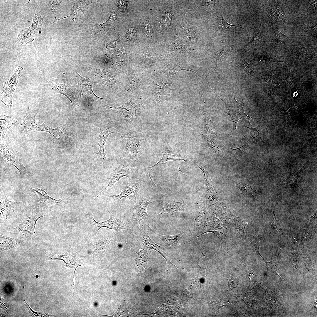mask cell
Listing matches in <instances>:
<instances>
[{
  "instance_id": "cell-1",
  "label": "cell",
  "mask_w": 317,
  "mask_h": 317,
  "mask_svg": "<svg viewBox=\"0 0 317 317\" xmlns=\"http://www.w3.org/2000/svg\"><path fill=\"white\" fill-rule=\"evenodd\" d=\"M99 104L110 112L119 126L133 129L141 124V114L142 105L141 98H132L128 102L118 107H112L105 104Z\"/></svg>"
},
{
  "instance_id": "cell-2",
  "label": "cell",
  "mask_w": 317,
  "mask_h": 317,
  "mask_svg": "<svg viewBox=\"0 0 317 317\" xmlns=\"http://www.w3.org/2000/svg\"><path fill=\"white\" fill-rule=\"evenodd\" d=\"M118 131L121 148L127 159L136 162L146 147L145 137L142 134L124 127L119 126Z\"/></svg>"
},
{
  "instance_id": "cell-3",
  "label": "cell",
  "mask_w": 317,
  "mask_h": 317,
  "mask_svg": "<svg viewBox=\"0 0 317 317\" xmlns=\"http://www.w3.org/2000/svg\"><path fill=\"white\" fill-rule=\"evenodd\" d=\"M27 193L35 201L38 203L41 207L48 210H58L65 208L67 204L65 195L62 198L55 199L49 196L41 188H33L27 186Z\"/></svg>"
},
{
  "instance_id": "cell-4",
  "label": "cell",
  "mask_w": 317,
  "mask_h": 317,
  "mask_svg": "<svg viewBox=\"0 0 317 317\" xmlns=\"http://www.w3.org/2000/svg\"><path fill=\"white\" fill-rule=\"evenodd\" d=\"M45 215L40 208L35 207L31 215L26 218L19 225L13 228L6 227L5 230L10 234L18 235L24 239L36 237L35 229L36 222L38 219Z\"/></svg>"
},
{
  "instance_id": "cell-5",
  "label": "cell",
  "mask_w": 317,
  "mask_h": 317,
  "mask_svg": "<svg viewBox=\"0 0 317 317\" xmlns=\"http://www.w3.org/2000/svg\"><path fill=\"white\" fill-rule=\"evenodd\" d=\"M136 162L126 159L121 162L119 166L111 171L107 176L109 180L108 185L99 193L94 201L107 187H112L121 178L127 177L130 180L134 179L136 175L137 166Z\"/></svg>"
},
{
  "instance_id": "cell-6",
  "label": "cell",
  "mask_w": 317,
  "mask_h": 317,
  "mask_svg": "<svg viewBox=\"0 0 317 317\" xmlns=\"http://www.w3.org/2000/svg\"><path fill=\"white\" fill-rule=\"evenodd\" d=\"M14 125L18 131L35 132L43 131L53 134V129L46 125L36 114L24 115L15 120Z\"/></svg>"
},
{
  "instance_id": "cell-7",
  "label": "cell",
  "mask_w": 317,
  "mask_h": 317,
  "mask_svg": "<svg viewBox=\"0 0 317 317\" xmlns=\"http://www.w3.org/2000/svg\"><path fill=\"white\" fill-rule=\"evenodd\" d=\"M0 166L6 169L14 166L18 171L20 176L24 177L29 173L26 168L14 153L8 147L5 138L0 139Z\"/></svg>"
},
{
  "instance_id": "cell-8",
  "label": "cell",
  "mask_w": 317,
  "mask_h": 317,
  "mask_svg": "<svg viewBox=\"0 0 317 317\" xmlns=\"http://www.w3.org/2000/svg\"><path fill=\"white\" fill-rule=\"evenodd\" d=\"M50 86L51 90L54 92L65 96L70 101L74 109L78 106L75 97L77 87L75 82L72 80L52 78Z\"/></svg>"
},
{
  "instance_id": "cell-9",
  "label": "cell",
  "mask_w": 317,
  "mask_h": 317,
  "mask_svg": "<svg viewBox=\"0 0 317 317\" xmlns=\"http://www.w3.org/2000/svg\"><path fill=\"white\" fill-rule=\"evenodd\" d=\"M75 82L78 90L81 102L86 104H91L97 100L104 99L97 96L93 92L92 82L88 78L83 77L77 72H74Z\"/></svg>"
},
{
  "instance_id": "cell-10",
  "label": "cell",
  "mask_w": 317,
  "mask_h": 317,
  "mask_svg": "<svg viewBox=\"0 0 317 317\" xmlns=\"http://www.w3.org/2000/svg\"><path fill=\"white\" fill-rule=\"evenodd\" d=\"M96 125L100 129V133L98 136L97 144L99 146V150L98 152L96 154L102 162L104 168L105 169V162L107 161L104 151L105 144L110 134H117L119 126L115 122L111 121H105L101 123L97 124Z\"/></svg>"
},
{
  "instance_id": "cell-11",
  "label": "cell",
  "mask_w": 317,
  "mask_h": 317,
  "mask_svg": "<svg viewBox=\"0 0 317 317\" xmlns=\"http://www.w3.org/2000/svg\"><path fill=\"white\" fill-rule=\"evenodd\" d=\"M218 97L224 103L226 106L227 112V114L229 115L233 123V130L236 133L237 131V124L240 119L247 122L252 126L249 121L253 120V118L245 113L243 104L236 100L234 94L233 102L232 104L228 103L225 99Z\"/></svg>"
},
{
  "instance_id": "cell-12",
  "label": "cell",
  "mask_w": 317,
  "mask_h": 317,
  "mask_svg": "<svg viewBox=\"0 0 317 317\" xmlns=\"http://www.w3.org/2000/svg\"><path fill=\"white\" fill-rule=\"evenodd\" d=\"M162 153V158L158 163L151 167L144 168L151 182L153 181L150 176V173L157 166L166 163L169 161H183L186 163L189 161V158L187 155L183 151L174 147L168 146L164 148Z\"/></svg>"
},
{
  "instance_id": "cell-13",
  "label": "cell",
  "mask_w": 317,
  "mask_h": 317,
  "mask_svg": "<svg viewBox=\"0 0 317 317\" xmlns=\"http://www.w3.org/2000/svg\"><path fill=\"white\" fill-rule=\"evenodd\" d=\"M23 70L22 67L18 66L13 75L7 80V82L3 83V91L1 93V101L2 103L9 108L12 105L13 94Z\"/></svg>"
},
{
  "instance_id": "cell-14",
  "label": "cell",
  "mask_w": 317,
  "mask_h": 317,
  "mask_svg": "<svg viewBox=\"0 0 317 317\" xmlns=\"http://www.w3.org/2000/svg\"><path fill=\"white\" fill-rule=\"evenodd\" d=\"M116 235L104 237L99 239H95L88 245V247L95 260L106 251L113 247L116 244Z\"/></svg>"
},
{
  "instance_id": "cell-15",
  "label": "cell",
  "mask_w": 317,
  "mask_h": 317,
  "mask_svg": "<svg viewBox=\"0 0 317 317\" xmlns=\"http://www.w3.org/2000/svg\"><path fill=\"white\" fill-rule=\"evenodd\" d=\"M49 259L51 260H63L64 263L65 267L69 268L74 269V272L73 276V281L72 284L73 293L75 271L78 267L87 264V260L84 257L75 256L72 255L70 253V248H68L66 253L63 255L51 254L49 257Z\"/></svg>"
},
{
  "instance_id": "cell-16",
  "label": "cell",
  "mask_w": 317,
  "mask_h": 317,
  "mask_svg": "<svg viewBox=\"0 0 317 317\" xmlns=\"http://www.w3.org/2000/svg\"><path fill=\"white\" fill-rule=\"evenodd\" d=\"M108 212L109 215V219L102 222H96L93 217L90 218V223L95 238L99 230L102 227L112 229L129 230L126 225L121 221L114 214L109 211Z\"/></svg>"
},
{
  "instance_id": "cell-17",
  "label": "cell",
  "mask_w": 317,
  "mask_h": 317,
  "mask_svg": "<svg viewBox=\"0 0 317 317\" xmlns=\"http://www.w3.org/2000/svg\"><path fill=\"white\" fill-rule=\"evenodd\" d=\"M53 143L62 147L70 144L72 138V130L70 125L66 124L52 130Z\"/></svg>"
},
{
  "instance_id": "cell-18",
  "label": "cell",
  "mask_w": 317,
  "mask_h": 317,
  "mask_svg": "<svg viewBox=\"0 0 317 317\" xmlns=\"http://www.w3.org/2000/svg\"><path fill=\"white\" fill-rule=\"evenodd\" d=\"M243 127L249 129L251 130L250 137L246 143L243 146L238 148L229 149L227 153L230 156L240 157L242 156V153L246 148L250 146L257 144L260 141L261 137V127L260 124L256 127L250 128L244 125Z\"/></svg>"
},
{
  "instance_id": "cell-19",
  "label": "cell",
  "mask_w": 317,
  "mask_h": 317,
  "mask_svg": "<svg viewBox=\"0 0 317 317\" xmlns=\"http://www.w3.org/2000/svg\"><path fill=\"white\" fill-rule=\"evenodd\" d=\"M25 203L24 202H15L9 200L5 193L1 192L0 199V223L4 224L7 220V216L14 213V207L19 204Z\"/></svg>"
},
{
  "instance_id": "cell-20",
  "label": "cell",
  "mask_w": 317,
  "mask_h": 317,
  "mask_svg": "<svg viewBox=\"0 0 317 317\" xmlns=\"http://www.w3.org/2000/svg\"><path fill=\"white\" fill-rule=\"evenodd\" d=\"M142 187L141 182H133L125 184L122 188L121 192L117 195H113V197L119 200L123 198H127L136 203L137 194Z\"/></svg>"
},
{
  "instance_id": "cell-21",
  "label": "cell",
  "mask_w": 317,
  "mask_h": 317,
  "mask_svg": "<svg viewBox=\"0 0 317 317\" xmlns=\"http://www.w3.org/2000/svg\"><path fill=\"white\" fill-rule=\"evenodd\" d=\"M90 73V79L92 82L104 84L113 88L115 80L111 74L96 67L93 68Z\"/></svg>"
},
{
  "instance_id": "cell-22",
  "label": "cell",
  "mask_w": 317,
  "mask_h": 317,
  "mask_svg": "<svg viewBox=\"0 0 317 317\" xmlns=\"http://www.w3.org/2000/svg\"><path fill=\"white\" fill-rule=\"evenodd\" d=\"M154 202L149 197V194H147L144 195L141 203L134 207L133 210L134 215L138 223L139 228L140 223L142 220L145 217L148 216L146 211L148 205Z\"/></svg>"
},
{
  "instance_id": "cell-23",
  "label": "cell",
  "mask_w": 317,
  "mask_h": 317,
  "mask_svg": "<svg viewBox=\"0 0 317 317\" xmlns=\"http://www.w3.org/2000/svg\"><path fill=\"white\" fill-rule=\"evenodd\" d=\"M187 200L185 198L180 202L173 201L169 203L161 204L159 206L158 216L164 213L173 215L178 214L187 207Z\"/></svg>"
},
{
  "instance_id": "cell-24",
  "label": "cell",
  "mask_w": 317,
  "mask_h": 317,
  "mask_svg": "<svg viewBox=\"0 0 317 317\" xmlns=\"http://www.w3.org/2000/svg\"><path fill=\"white\" fill-rule=\"evenodd\" d=\"M139 240L142 244L149 249H153L161 254L166 259L167 264L172 263L167 257L163 253L162 251L164 249L162 247L156 244L149 237L148 232L145 229L142 230L139 236Z\"/></svg>"
},
{
  "instance_id": "cell-25",
  "label": "cell",
  "mask_w": 317,
  "mask_h": 317,
  "mask_svg": "<svg viewBox=\"0 0 317 317\" xmlns=\"http://www.w3.org/2000/svg\"><path fill=\"white\" fill-rule=\"evenodd\" d=\"M94 1H79L76 2L72 7L70 15L73 20L81 19L85 12L89 4L94 2Z\"/></svg>"
},
{
  "instance_id": "cell-26",
  "label": "cell",
  "mask_w": 317,
  "mask_h": 317,
  "mask_svg": "<svg viewBox=\"0 0 317 317\" xmlns=\"http://www.w3.org/2000/svg\"><path fill=\"white\" fill-rule=\"evenodd\" d=\"M199 168L203 171L205 177V187L206 189L207 195L210 200L218 198L217 192L211 180L208 172L205 168L202 166Z\"/></svg>"
},
{
  "instance_id": "cell-27",
  "label": "cell",
  "mask_w": 317,
  "mask_h": 317,
  "mask_svg": "<svg viewBox=\"0 0 317 317\" xmlns=\"http://www.w3.org/2000/svg\"><path fill=\"white\" fill-rule=\"evenodd\" d=\"M22 245V242L18 239L0 235V252L11 250L16 247Z\"/></svg>"
},
{
  "instance_id": "cell-28",
  "label": "cell",
  "mask_w": 317,
  "mask_h": 317,
  "mask_svg": "<svg viewBox=\"0 0 317 317\" xmlns=\"http://www.w3.org/2000/svg\"><path fill=\"white\" fill-rule=\"evenodd\" d=\"M186 232L184 231L179 234L173 235H163L157 234V235L166 246L175 247L177 245L178 242L183 239L186 236Z\"/></svg>"
},
{
  "instance_id": "cell-29",
  "label": "cell",
  "mask_w": 317,
  "mask_h": 317,
  "mask_svg": "<svg viewBox=\"0 0 317 317\" xmlns=\"http://www.w3.org/2000/svg\"><path fill=\"white\" fill-rule=\"evenodd\" d=\"M168 86L162 82H159L154 83L153 90L155 100L154 103L161 101L164 97V96L168 92Z\"/></svg>"
},
{
  "instance_id": "cell-30",
  "label": "cell",
  "mask_w": 317,
  "mask_h": 317,
  "mask_svg": "<svg viewBox=\"0 0 317 317\" xmlns=\"http://www.w3.org/2000/svg\"><path fill=\"white\" fill-rule=\"evenodd\" d=\"M236 186L242 194L245 195L252 194L261 192L262 189L255 186H251L242 181H237Z\"/></svg>"
},
{
  "instance_id": "cell-31",
  "label": "cell",
  "mask_w": 317,
  "mask_h": 317,
  "mask_svg": "<svg viewBox=\"0 0 317 317\" xmlns=\"http://www.w3.org/2000/svg\"><path fill=\"white\" fill-rule=\"evenodd\" d=\"M15 120L11 117L3 115L0 119V139L4 138L6 132L13 125H14Z\"/></svg>"
},
{
  "instance_id": "cell-32",
  "label": "cell",
  "mask_w": 317,
  "mask_h": 317,
  "mask_svg": "<svg viewBox=\"0 0 317 317\" xmlns=\"http://www.w3.org/2000/svg\"><path fill=\"white\" fill-rule=\"evenodd\" d=\"M200 134L205 139L207 143V146L209 149L215 153H218L221 150V149L225 148L223 144L220 143L217 140L208 136L204 135L202 133Z\"/></svg>"
},
{
  "instance_id": "cell-33",
  "label": "cell",
  "mask_w": 317,
  "mask_h": 317,
  "mask_svg": "<svg viewBox=\"0 0 317 317\" xmlns=\"http://www.w3.org/2000/svg\"><path fill=\"white\" fill-rule=\"evenodd\" d=\"M306 164L307 163L305 164L300 169L294 172L291 174L289 175L286 179L283 180V182L285 184L290 185L294 188H295L298 187L303 193L302 189L297 184V180L298 178L299 177L301 173L306 168L305 166Z\"/></svg>"
},
{
  "instance_id": "cell-34",
  "label": "cell",
  "mask_w": 317,
  "mask_h": 317,
  "mask_svg": "<svg viewBox=\"0 0 317 317\" xmlns=\"http://www.w3.org/2000/svg\"><path fill=\"white\" fill-rule=\"evenodd\" d=\"M279 198V197L276 201L274 208L273 209V219L268 224V226L270 232L275 235H278V234H282L283 233L282 230L280 227L278 222L276 220L275 211V207L277 203Z\"/></svg>"
},
{
  "instance_id": "cell-35",
  "label": "cell",
  "mask_w": 317,
  "mask_h": 317,
  "mask_svg": "<svg viewBox=\"0 0 317 317\" xmlns=\"http://www.w3.org/2000/svg\"><path fill=\"white\" fill-rule=\"evenodd\" d=\"M249 219L247 220H243L238 218L236 219L234 222L235 230L238 234L242 237H245V228L249 222Z\"/></svg>"
},
{
  "instance_id": "cell-36",
  "label": "cell",
  "mask_w": 317,
  "mask_h": 317,
  "mask_svg": "<svg viewBox=\"0 0 317 317\" xmlns=\"http://www.w3.org/2000/svg\"><path fill=\"white\" fill-rule=\"evenodd\" d=\"M261 237L259 236L250 241L247 246V249L249 252H256L266 262V261L261 255L259 251V247L261 243Z\"/></svg>"
},
{
  "instance_id": "cell-37",
  "label": "cell",
  "mask_w": 317,
  "mask_h": 317,
  "mask_svg": "<svg viewBox=\"0 0 317 317\" xmlns=\"http://www.w3.org/2000/svg\"><path fill=\"white\" fill-rule=\"evenodd\" d=\"M138 86V82L136 79L132 76H129L124 90L126 92H131L136 90Z\"/></svg>"
},
{
  "instance_id": "cell-38",
  "label": "cell",
  "mask_w": 317,
  "mask_h": 317,
  "mask_svg": "<svg viewBox=\"0 0 317 317\" xmlns=\"http://www.w3.org/2000/svg\"><path fill=\"white\" fill-rule=\"evenodd\" d=\"M117 17V15L114 11H112L108 20L104 23L98 24L96 26V28L98 31H103L105 30L107 27L112 25L114 23Z\"/></svg>"
},
{
  "instance_id": "cell-39",
  "label": "cell",
  "mask_w": 317,
  "mask_h": 317,
  "mask_svg": "<svg viewBox=\"0 0 317 317\" xmlns=\"http://www.w3.org/2000/svg\"><path fill=\"white\" fill-rule=\"evenodd\" d=\"M271 15L274 19L281 21L285 18V14L282 10L279 7L274 5L271 11Z\"/></svg>"
},
{
  "instance_id": "cell-40",
  "label": "cell",
  "mask_w": 317,
  "mask_h": 317,
  "mask_svg": "<svg viewBox=\"0 0 317 317\" xmlns=\"http://www.w3.org/2000/svg\"><path fill=\"white\" fill-rule=\"evenodd\" d=\"M226 54V53L225 50H220L216 52L213 55L216 62V66L214 70H216L217 68H219L222 70V65L223 63L222 60L225 58Z\"/></svg>"
},
{
  "instance_id": "cell-41",
  "label": "cell",
  "mask_w": 317,
  "mask_h": 317,
  "mask_svg": "<svg viewBox=\"0 0 317 317\" xmlns=\"http://www.w3.org/2000/svg\"><path fill=\"white\" fill-rule=\"evenodd\" d=\"M209 232H211V233H213L214 234V235L216 236L220 240H221V242H223L225 240V239L226 237H225V232L223 231H221V230H220V231H219V230H216V231L211 230V231H206V232H204L203 233H202V234L199 235L198 236H197L195 238H194L193 239L191 240H190L189 241H188L186 242V243L185 242V243H184V244H186V243H188V242H190V241L193 240L195 239L196 238H197V237H199L200 236L202 235H203V234H204L205 233H209Z\"/></svg>"
},
{
  "instance_id": "cell-42",
  "label": "cell",
  "mask_w": 317,
  "mask_h": 317,
  "mask_svg": "<svg viewBox=\"0 0 317 317\" xmlns=\"http://www.w3.org/2000/svg\"><path fill=\"white\" fill-rule=\"evenodd\" d=\"M136 252L138 255L136 259V262L138 265L141 266L146 265L148 261L147 256L144 254L142 249H140L139 252Z\"/></svg>"
},
{
  "instance_id": "cell-43",
  "label": "cell",
  "mask_w": 317,
  "mask_h": 317,
  "mask_svg": "<svg viewBox=\"0 0 317 317\" xmlns=\"http://www.w3.org/2000/svg\"><path fill=\"white\" fill-rule=\"evenodd\" d=\"M204 127L205 130L206 131L216 135L215 131L212 128L211 121L208 116L204 114Z\"/></svg>"
},
{
  "instance_id": "cell-44",
  "label": "cell",
  "mask_w": 317,
  "mask_h": 317,
  "mask_svg": "<svg viewBox=\"0 0 317 317\" xmlns=\"http://www.w3.org/2000/svg\"><path fill=\"white\" fill-rule=\"evenodd\" d=\"M218 23L220 26L221 27L222 29L224 30L226 29H229L234 27L236 28H243L240 27L237 25H233L227 23L225 21L223 18L222 16V15L221 16L219 17L218 21Z\"/></svg>"
},
{
  "instance_id": "cell-45",
  "label": "cell",
  "mask_w": 317,
  "mask_h": 317,
  "mask_svg": "<svg viewBox=\"0 0 317 317\" xmlns=\"http://www.w3.org/2000/svg\"><path fill=\"white\" fill-rule=\"evenodd\" d=\"M199 4L200 6L203 7L206 10H211L214 7L215 2L213 0L201 1Z\"/></svg>"
},
{
  "instance_id": "cell-46",
  "label": "cell",
  "mask_w": 317,
  "mask_h": 317,
  "mask_svg": "<svg viewBox=\"0 0 317 317\" xmlns=\"http://www.w3.org/2000/svg\"><path fill=\"white\" fill-rule=\"evenodd\" d=\"M265 262L267 267L270 268L271 269L274 271L276 274L279 275V269L277 261H272L269 262Z\"/></svg>"
},
{
  "instance_id": "cell-47",
  "label": "cell",
  "mask_w": 317,
  "mask_h": 317,
  "mask_svg": "<svg viewBox=\"0 0 317 317\" xmlns=\"http://www.w3.org/2000/svg\"><path fill=\"white\" fill-rule=\"evenodd\" d=\"M172 45L173 46V49L178 51H183L184 50L185 46L183 43L181 42H176L173 43Z\"/></svg>"
},
{
  "instance_id": "cell-48",
  "label": "cell",
  "mask_w": 317,
  "mask_h": 317,
  "mask_svg": "<svg viewBox=\"0 0 317 317\" xmlns=\"http://www.w3.org/2000/svg\"><path fill=\"white\" fill-rule=\"evenodd\" d=\"M142 28L144 32L147 36H151L152 33V29L150 25L144 23L142 25Z\"/></svg>"
},
{
  "instance_id": "cell-49",
  "label": "cell",
  "mask_w": 317,
  "mask_h": 317,
  "mask_svg": "<svg viewBox=\"0 0 317 317\" xmlns=\"http://www.w3.org/2000/svg\"><path fill=\"white\" fill-rule=\"evenodd\" d=\"M241 61L243 63L242 67L245 72L250 75H252V73L253 72H252V70L250 68L249 64L245 60H241Z\"/></svg>"
},
{
  "instance_id": "cell-50",
  "label": "cell",
  "mask_w": 317,
  "mask_h": 317,
  "mask_svg": "<svg viewBox=\"0 0 317 317\" xmlns=\"http://www.w3.org/2000/svg\"><path fill=\"white\" fill-rule=\"evenodd\" d=\"M183 31L184 33L188 37V38H193L195 36V33L193 30L189 27H184Z\"/></svg>"
},
{
  "instance_id": "cell-51",
  "label": "cell",
  "mask_w": 317,
  "mask_h": 317,
  "mask_svg": "<svg viewBox=\"0 0 317 317\" xmlns=\"http://www.w3.org/2000/svg\"><path fill=\"white\" fill-rule=\"evenodd\" d=\"M134 30L132 29H130L127 31L126 35V38L128 41H131L132 38L134 37Z\"/></svg>"
},
{
  "instance_id": "cell-52",
  "label": "cell",
  "mask_w": 317,
  "mask_h": 317,
  "mask_svg": "<svg viewBox=\"0 0 317 317\" xmlns=\"http://www.w3.org/2000/svg\"><path fill=\"white\" fill-rule=\"evenodd\" d=\"M144 58L145 62H146L147 64L152 63L154 61V59L153 57L148 54L146 55Z\"/></svg>"
},
{
  "instance_id": "cell-53",
  "label": "cell",
  "mask_w": 317,
  "mask_h": 317,
  "mask_svg": "<svg viewBox=\"0 0 317 317\" xmlns=\"http://www.w3.org/2000/svg\"><path fill=\"white\" fill-rule=\"evenodd\" d=\"M118 4L120 9L123 11L126 10L127 8L126 2L124 1H119Z\"/></svg>"
},
{
  "instance_id": "cell-54",
  "label": "cell",
  "mask_w": 317,
  "mask_h": 317,
  "mask_svg": "<svg viewBox=\"0 0 317 317\" xmlns=\"http://www.w3.org/2000/svg\"><path fill=\"white\" fill-rule=\"evenodd\" d=\"M276 38L279 40H282L287 37L281 32L278 31L276 33Z\"/></svg>"
},
{
  "instance_id": "cell-55",
  "label": "cell",
  "mask_w": 317,
  "mask_h": 317,
  "mask_svg": "<svg viewBox=\"0 0 317 317\" xmlns=\"http://www.w3.org/2000/svg\"><path fill=\"white\" fill-rule=\"evenodd\" d=\"M118 41H114L110 42L107 46L106 48H115L118 44Z\"/></svg>"
},
{
  "instance_id": "cell-56",
  "label": "cell",
  "mask_w": 317,
  "mask_h": 317,
  "mask_svg": "<svg viewBox=\"0 0 317 317\" xmlns=\"http://www.w3.org/2000/svg\"><path fill=\"white\" fill-rule=\"evenodd\" d=\"M254 42L257 43H262L264 42L262 37L259 36H256L254 38Z\"/></svg>"
},
{
  "instance_id": "cell-57",
  "label": "cell",
  "mask_w": 317,
  "mask_h": 317,
  "mask_svg": "<svg viewBox=\"0 0 317 317\" xmlns=\"http://www.w3.org/2000/svg\"><path fill=\"white\" fill-rule=\"evenodd\" d=\"M317 215V210L313 214H312L311 216L309 218L308 221L310 222H311L312 221H313L314 220H315L316 219Z\"/></svg>"
},
{
  "instance_id": "cell-58",
  "label": "cell",
  "mask_w": 317,
  "mask_h": 317,
  "mask_svg": "<svg viewBox=\"0 0 317 317\" xmlns=\"http://www.w3.org/2000/svg\"><path fill=\"white\" fill-rule=\"evenodd\" d=\"M316 1L311 2L309 6L311 8H314L316 7Z\"/></svg>"
}]
</instances>
